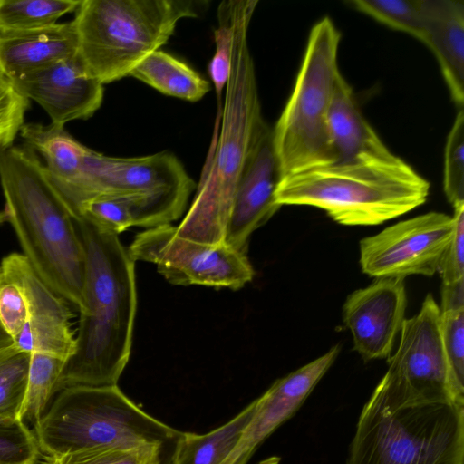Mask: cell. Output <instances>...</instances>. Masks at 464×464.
<instances>
[{"label": "cell", "mask_w": 464, "mask_h": 464, "mask_svg": "<svg viewBox=\"0 0 464 464\" xmlns=\"http://www.w3.org/2000/svg\"><path fill=\"white\" fill-rule=\"evenodd\" d=\"M255 10L256 4L251 1L236 3L231 69L220 120H215L213 138L192 204L176 227L180 237L198 242H224L238 182L256 142L267 126L247 41Z\"/></svg>", "instance_id": "cell-2"}, {"label": "cell", "mask_w": 464, "mask_h": 464, "mask_svg": "<svg viewBox=\"0 0 464 464\" xmlns=\"http://www.w3.org/2000/svg\"><path fill=\"white\" fill-rule=\"evenodd\" d=\"M74 221L85 250L84 309L55 393L117 385L130 359L137 307L135 262L119 235L83 217Z\"/></svg>", "instance_id": "cell-1"}, {"label": "cell", "mask_w": 464, "mask_h": 464, "mask_svg": "<svg viewBox=\"0 0 464 464\" xmlns=\"http://www.w3.org/2000/svg\"><path fill=\"white\" fill-rule=\"evenodd\" d=\"M218 27L214 31L215 53L210 60L208 72L218 99V113L221 115L222 95L231 69V53L235 24V0H227L218 8Z\"/></svg>", "instance_id": "cell-29"}, {"label": "cell", "mask_w": 464, "mask_h": 464, "mask_svg": "<svg viewBox=\"0 0 464 464\" xmlns=\"http://www.w3.org/2000/svg\"><path fill=\"white\" fill-rule=\"evenodd\" d=\"M420 41L435 55L450 95L464 103V1L422 0Z\"/></svg>", "instance_id": "cell-19"}, {"label": "cell", "mask_w": 464, "mask_h": 464, "mask_svg": "<svg viewBox=\"0 0 464 464\" xmlns=\"http://www.w3.org/2000/svg\"><path fill=\"white\" fill-rule=\"evenodd\" d=\"M8 220H9L8 214L5 211V209L4 208L0 211V226H2L3 224H5L6 222L8 223Z\"/></svg>", "instance_id": "cell-38"}, {"label": "cell", "mask_w": 464, "mask_h": 464, "mask_svg": "<svg viewBox=\"0 0 464 464\" xmlns=\"http://www.w3.org/2000/svg\"><path fill=\"white\" fill-rule=\"evenodd\" d=\"M128 251L134 262L154 264L158 272L176 285L237 290L255 275L246 253L225 241L208 244L180 237L171 224L140 232Z\"/></svg>", "instance_id": "cell-10"}, {"label": "cell", "mask_w": 464, "mask_h": 464, "mask_svg": "<svg viewBox=\"0 0 464 464\" xmlns=\"http://www.w3.org/2000/svg\"><path fill=\"white\" fill-rule=\"evenodd\" d=\"M340 41V32L329 17L310 31L294 89L272 130L280 179L337 160L329 114L341 73Z\"/></svg>", "instance_id": "cell-7"}, {"label": "cell", "mask_w": 464, "mask_h": 464, "mask_svg": "<svg viewBox=\"0 0 464 464\" xmlns=\"http://www.w3.org/2000/svg\"><path fill=\"white\" fill-rule=\"evenodd\" d=\"M130 76L165 95L188 102L201 100L211 88L209 82L187 63L160 50L148 55Z\"/></svg>", "instance_id": "cell-22"}, {"label": "cell", "mask_w": 464, "mask_h": 464, "mask_svg": "<svg viewBox=\"0 0 464 464\" xmlns=\"http://www.w3.org/2000/svg\"><path fill=\"white\" fill-rule=\"evenodd\" d=\"M0 268L19 285L26 305L25 324L14 344L67 362L75 351L72 305L41 280L23 254L7 255Z\"/></svg>", "instance_id": "cell-13"}, {"label": "cell", "mask_w": 464, "mask_h": 464, "mask_svg": "<svg viewBox=\"0 0 464 464\" xmlns=\"http://www.w3.org/2000/svg\"><path fill=\"white\" fill-rule=\"evenodd\" d=\"M206 1L81 0L73 24L78 56L104 85L126 76L164 45L179 20L197 17Z\"/></svg>", "instance_id": "cell-6"}, {"label": "cell", "mask_w": 464, "mask_h": 464, "mask_svg": "<svg viewBox=\"0 0 464 464\" xmlns=\"http://www.w3.org/2000/svg\"><path fill=\"white\" fill-rule=\"evenodd\" d=\"M440 327L451 388L464 401V308L440 311Z\"/></svg>", "instance_id": "cell-30"}, {"label": "cell", "mask_w": 464, "mask_h": 464, "mask_svg": "<svg viewBox=\"0 0 464 464\" xmlns=\"http://www.w3.org/2000/svg\"><path fill=\"white\" fill-rule=\"evenodd\" d=\"M256 399L222 426L205 434L183 432L171 464H221L238 442Z\"/></svg>", "instance_id": "cell-23"}, {"label": "cell", "mask_w": 464, "mask_h": 464, "mask_svg": "<svg viewBox=\"0 0 464 464\" xmlns=\"http://www.w3.org/2000/svg\"><path fill=\"white\" fill-rule=\"evenodd\" d=\"M340 345L276 381L256 399L255 411L238 442L221 464H247L256 449L290 419L332 366Z\"/></svg>", "instance_id": "cell-16"}, {"label": "cell", "mask_w": 464, "mask_h": 464, "mask_svg": "<svg viewBox=\"0 0 464 464\" xmlns=\"http://www.w3.org/2000/svg\"><path fill=\"white\" fill-rule=\"evenodd\" d=\"M81 0H0V33L23 31L57 24L75 12Z\"/></svg>", "instance_id": "cell-24"}, {"label": "cell", "mask_w": 464, "mask_h": 464, "mask_svg": "<svg viewBox=\"0 0 464 464\" xmlns=\"http://www.w3.org/2000/svg\"><path fill=\"white\" fill-rule=\"evenodd\" d=\"M14 343V341L9 336V334L5 332L3 325L0 323V348L5 347Z\"/></svg>", "instance_id": "cell-37"}, {"label": "cell", "mask_w": 464, "mask_h": 464, "mask_svg": "<svg viewBox=\"0 0 464 464\" xmlns=\"http://www.w3.org/2000/svg\"><path fill=\"white\" fill-rule=\"evenodd\" d=\"M452 218V236L438 269L442 285L464 279V206L455 208Z\"/></svg>", "instance_id": "cell-35"}, {"label": "cell", "mask_w": 464, "mask_h": 464, "mask_svg": "<svg viewBox=\"0 0 464 464\" xmlns=\"http://www.w3.org/2000/svg\"><path fill=\"white\" fill-rule=\"evenodd\" d=\"M346 464H464V403L363 406Z\"/></svg>", "instance_id": "cell-8"}, {"label": "cell", "mask_w": 464, "mask_h": 464, "mask_svg": "<svg viewBox=\"0 0 464 464\" xmlns=\"http://www.w3.org/2000/svg\"><path fill=\"white\" fill-rule=\"evenodd\" d=\"M440 310L428 295L420 312L402 323L397 351L369 401L394 411L438 402H462L450 381L440 327Z\"/></svg>", "instance_id": "cell-9"}, {"label": "cell", "mask_w": 464, "mask_h": 464, "mask_svg": "<svg viewBox=\"0 0 464 464\" xmlns=\"http://www.w3.org/2000/svg\"><path fill=\"white\" fill-rule=\"evenodd\" d=\"M30 353L12 343L0 348V414L17 417L25 395ZM20 419V418H19Z\"/></svg>", "instance_id": "cell-26"}, {"label": "cell", "mask_w": 464, "mask_h": 464, "mask_svg": "<svg viewBox=\"0 0 464 464\" xmlns=\"http://www.w3.org/2000/svg\"><path fill=\"white\" fill-rule=\"evenodd\" d=\"M41 464H59L57 459H46L44 458V461Z\"/></svg>", "instance_id": "cell-39"}, {"label": "cell", "mask_w": 464, "mask_h": 464, "mask_svg": "<svg viewBox=\"0 0 464 464\" xmlns=\"http://www.w3.org/2000/svg\"><path fill=\"white\" fill-rule=\"evenodd\" d=\"M195 188L180 160L169 151L118 158L88 148L84 155L82 205L102 196L142 195L186 209Z\"/></svg>", "instance_id": "cell-11"}, {"label": "cell", "mask_w": 464, "mask_h": 464, "mask_svg": "<svg viewBox=\"0 0 464 464\" xmlns=\"http://www.w3.org/2000/svg\"><path fill=\"white\" fill-rule=\"evenodd\" d=\"M406 305L403 278H377L347 297L343 323L352 333L354 350L365 361L390 356Z\"/></svg>", "instance_id": "cell-14"}, {"label": "cell", "mask_w": 464, "mask_h": 464, "mask_svg": "<svg viewBox=\"0 0 464 464\" xmlns=\"http://www.w3.org/2000/svg\"><path fill=\"white\" fill-rule=\"evenodd\" d=\"M443 188L453 208L464 206V111L456 115L444 150Z\"/></svg>", "instance_id": "cell-31"}, {"label": "cell", "mask_w": 464, "mask_h": 464, "mask_svg": "<svg viewBox=\"0 0 464 464\" xmlns=\"http://www.w3.org/2000/svg\"><path fill=\"white\" fill-rule=\"evenodd\" d=\"M348 4L393 29L421 38L422 0H353Z\"/></svg>", "instance_id": "cell-27"}, {"label": "cell", "mask_w": 464, "mask_h": 464, "mask_svg": "<svg viewBox=\"0 0 464 464\" xmlns=\"http://www.w3.org/2000/svg\"><path fill=\"white\" fill-rule=\"evenodd\" d=\"M39 455L34 431L21 419L0 414V464H35Z\"/></svg>", "instance_id": "cell-32"}, {"label": "cell", "mask_w": 464, "mask_h": 464, "mask_svg": "<svg viewBox=\"0 0 464 464\" xmlns=\"http://www.w3.org/2000/svg\"><path fill=\"white\" fill-rule=\"evenodd\" d=\"M29 107L30 100L16 89L10 78L0 73V151L14 146Z\"/></svg>", "instance_id": "cell-33"}, {"label": "cell", "mask_w": 464, "mask_h": 464, "mask_svg": "<svg viewBox=\"0 0 464 464\" xmlns=\"http://www.w3.org/2000/svg\"><path fill=\"white\" fill-rule=\"evenodd\" d=\"M329 126L336 161L388 149L362 115L353 89L342 73L334 87Z\"/></svg>", "instance_id": "cell-21"}, {"label": "cell", "mask_w": 464, "mask_h": 464, "mask_svg": "<svg viewBox=\"0 0 464 464\" xmlns=\"http://www.w3.org/2000/svg\"><path fill=\"white\" fill-rule=\"evenodd\" d=\"M25 321L26 305L23 292L19 285L0 268V323L14 343Z\"/></svg>", "instance_id": "cell-34"}, {"label": "cell", "mask_w": 464, "mask_h": 464, "mask_svg": "<svg viewBox=\"0 0 464 464\" xmlns=\"http://www.w3.org/2000/svg\"><path fill=\"white\" fill-rule=\"evenodd\" d=\"M20 135L25 145L45 161L50 179L74 218L82 205L83 159L88 147L75 140L64 126L24 123Z\"/></svg>", "instance_id": "cell-18"}, {"label": "cell", "mask_w": 464, "mask_h": 464, "mask_svg": "<svg viewBox=\"0 0 464 464\" xmlns=\"http://www.w3.org/2000/svg\"><path fill=\"white\" fill-rule=\"evenodd\" d=\"M11 81L24 96L40 104L52 123L62 126L89 119L103 101V85L87 73L78 53Z\"/></svg>", "instance_id": "cell-15"}, {"label": "cell", "mask_w": 464, "mask_h": 464, "mask_svg": "<svg viewBox=\"0 0 464 464\" xmlns=\"http://www.w3.org/2000/svg\"><path fill=\"white\" fill-rule=\"evenodd\" d=\"M78 53L73 21L0 33V73L12 79Z\"/></svg>", "instance_id": "cell-20"}, {"label": "cell", "mask_w": 464, "mask_h": 464, "mask_svg": "<svg viewBox=\"0 0 464 464\" xmlns=\"http://www.w3.org/2000/svg\"><path fill=\"white\" fill-rule=\"evenodd\" d=\"M464 308V279L442 285L440 311Z\"/></svg>", "instance_id": "cell-36"}, {"label": "cell", "mask_w": 464, "mask_h": 464, "mask_svg": "<svg viewBox=\"0 0 464 464\" xmlns=\"http://www.w3.org/2000/svg\"><path fill=\"white\" fill-rule=\"evenodd\" d=\"M0 185L23 255L52 291L82 312L84 246L72 212L36 152L25 144L0 151Z\"/></svg>", "instance_id": "cell-3"}, {"label": "cell", "mask_w": 464, "mask_h": 464, "mask_svg": "<svg viewBox=\"0 0 464 464\" xmlns=\"http://www.w3.org/2000/svg\"><path fill=\"white\" fill-rule=\"evenodd\" d=\"M33 431L46 459L93 448L160 446L175 452L183 433L146 413L118 385L61 390Z\"/></svg>", "instance_id": "cell-5"}, {"label": "cell", "mask_w": 464, "mask_h": 464, "mask_svg": "<svg viewBox=\"0 0 464 464\" xmlns=\"http://www.w3.org/2000/svg\"><path fill=\"white\" fill-rule=\"evenodd\" d=\"M175 452L160 446L93 448L57 458L59 464H171Z\"/></svg>", "instance_id": "cell-28"}, {"label": "cell", "mask_w": 464, "mask_h": 464, "mask_svg": "<svg viewBox=\"0 0 464 464\" xmlns=\"http://www.w3.org/2000/svg\"><path fill=\"white\" fill-rule=\"evenodd\" d=\"M65 363V360L55 356L30 353L26 391L19 413L24 422L27 420L34 426L44 416Z\"/></svg>", "instance_id": "cell-25"}, {"label": "cell", "mask_w": 464, "mask_h": 464, "mask_svg": "<svg viewBox=\"0 0 464 464\" xmlns=\"http://www.w3.org/2000/svg\"><path fill=\"white\" fill-rule=\"evenodd\" d=\"M280 180L272 130L267 125L256 142L238 182L225 242L246 253L251 235L281 208L276 201Z\"/></svg>", "instance_id": "cell-17"}, {"label": "cell", "mask_w": 464, "mask_h": 464, "mask_svg": "<svg viewBox=\"0 0 464 464\" xmlns=\"http://www.w3.org/2000/svg\"><path fill=\"white\" fill-rule=\"evenodd\" d=\"M453 218L429 212L392 226L360 242L363 273L375 278L433 276L453 232Z\"/></svg>", "instance_id": "cell-12"}, {"label": "cell", "mask_w": 464, "mask_h": 464, "mask_svg": "<svg viewBox=\"0 0 464 464\" xmlns=\"http://www.w3.org/2000/svg\"><path fill=\"white\" fill-rule=\"evenodd\" d=\"M430 183L389 149L280 179L279 206L321 208L346 226L379 225L422 205Z\"/></svg>", "instance_id": "cell-4"}]
</instances>
